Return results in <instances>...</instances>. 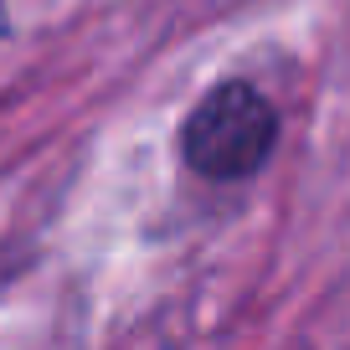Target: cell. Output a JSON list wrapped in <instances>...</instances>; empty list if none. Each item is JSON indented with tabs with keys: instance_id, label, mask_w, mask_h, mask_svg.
Listing matches in <instances>:
<instances>
[{
	"instance_id": "obj_1",
	"label": "cell",
	"mask_w": 350,
	"mask_h": 350,
	"mask_svg": "<svg viewBox=\"0 0 350 350\" xmlns=\"http://www.w3.org/2000/svg\"><path fill=\"white\" fill-rule=\"evenodd\" d=\"M278 139H284L278 103L247 77H221L186 109L175 150H180V165L196 180L237 186V180H252L273 160Z\"/></svg>"
}]
</instances>
